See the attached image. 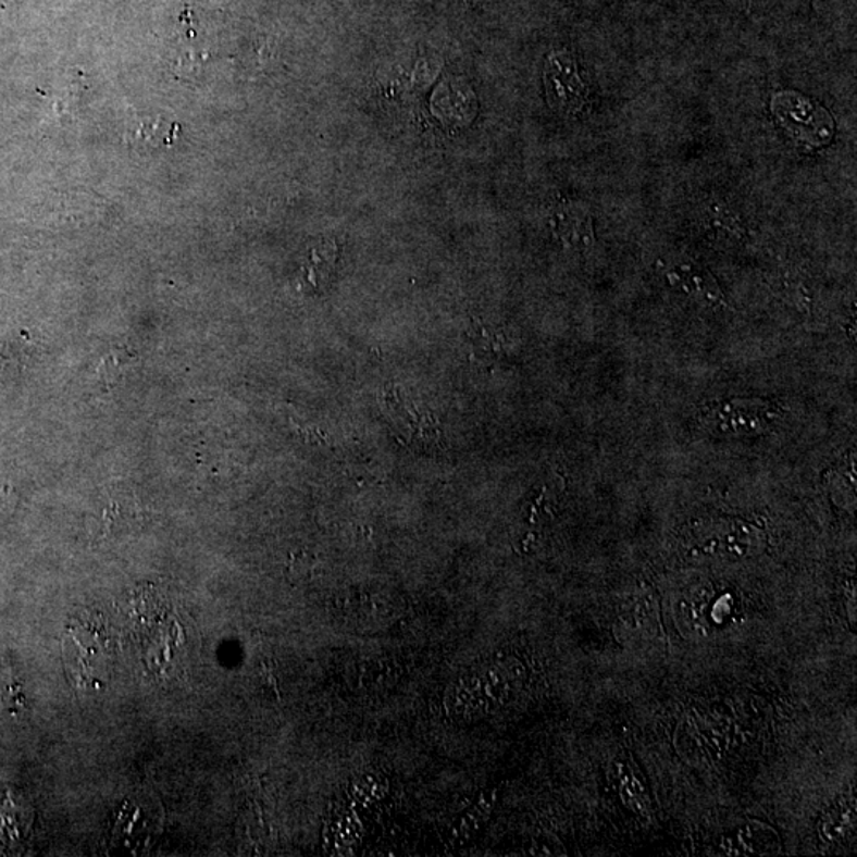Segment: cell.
<instances>
[{
	"instance_id": "6da1fadb",
	"label": "cell",
	"mask_w": 857,
	"mask_h": 857,
	"mask_svg": "<svg viewBox=\"0 0 857 857\" xmlns=\"http://www.w3.org/2000/svg\"><path fill=\"white\" fill-rule=\"evenodd\" d=\"M544 79L546 99L556 112L567 116L582 115L589 99V89L572 54L566 51L549 54Z\"/></svg>"
},
{
	"instance_id": "7a4b0ae2",
	"label": "cell",
	"mask_w": 857,
	"mask_h": 857,
	"mask_svg": "<svg viewBox=\"0 0 857 857\" xmlns=\"http://www.w3.org/2000/svg\"><path fill=\"white\" fill-rule=\"evenodd\" d=\"M107 638L100 637L91 629L69 628L64 637V659L67 672L78 687H99L105 683L102 675L109 672V648Z\"/></svg>"
},
{
	"instance_id": "3957f363",
	"label": "cell",
	"mask_w": 857,
	"mask_h": 857,
	"mask_svg": "<svg viewBox=\"0 0 857 857\" xmlns=\"http://www.w3.org/2000/svg\"><path fill=\"white\" fill-rule=\"evenodd\" d=\"M777 411L766 400H725L707 414L713 431L725 435L762 434L775 420Z\"/></svg>"
},
{
	"instance_id": "277c9868",
	"label": "cell",
	"mask_w": 857,
	"mask_h": 857,
	"mask_svg": "<svg viewBox=\"0 0 857 857\" xmlns=\"http://www.w3.org/2000/svg\"><path fill=\"white\" fill-rule=\"evenodd\" d=\"M386 407L394 427L402 434L407 444L423 448L440 445V426L428 411L421 410L420 407L414 406V402L403 399L394 389L386 393Z\"/></svg>"
},
{
	"instance_id": "5b68a950",
	"label": "cell",
	"mask_w": 857,
	"mask_h": 857,
	"mask_svg": "<svg viewBox=\"0 0 857 857\" xmlns=\"http://www.w3.org/2000/svg\"><path fill=\"white\" fill-rule=\"evenodd\" d=\"M666 278L670 286L686 294L701 306L713 307V309L728 306L717 280L700 265L687 261L679 262L667 269Z\"/></svg>"
},
{
	"instance_id": "8992f818",
	"label": "cell",
	"mask_w": 857,
	"mask_h": 857,
	"mask_svg": "<svg viewBox=\"0 0 857 857\" xmlns=\"http://www.w3.org/2000/svg\"><path fill=\"white\" fill-rule=\"evenodd\" d=\"M33 824V805L12 787H2L0 790V842L5 845V848H18L29 839Z\"/></svg>"
},
{
	"instance_id": "52a82bcc",
	"label": "cell",
	"mask_w": 857,
	"mask_h": 857,
	"mask_svg": "<svg viewBox=\"0 0 857 857\" xmlns=\"http://www.w3.org/2000/svg\"><path fill=\"white\" fill-rule=\"evenodd\" d=\"M555 237L573 251H586L594 245L593 221L579 207H561L551 218Z\"/></svg>"
},
{
	"instance_id": "ba28073f",
	"label": "cell",
	"mask_w": 857,
	"mask_h": 857,
	"mask_svg": "<svg viewBox=\"0 0 857 857\" xmlns=\"http://www.w3.org/2000/svg\"><path fill=\"white\" fill-rule=\"evenodd\" d=\"M469 338L473 355L480 358V361H500L514 350V338L510 337L506 330L483 321H473Z\"/></svg>"
},
{
	"instance_id": "9c48e42d",
	"label": "cell",
	"mask_w": 857,
	"mask_h": 857,
	"mask_svg": "<svg viewBox=\"0 0 857 857\" xmlns=\"http://www.w3.org/2000/svg\"><path fill=\"white\" fill-rule=\"evenodd\" d=\"M337 261V248L334 244H323L314 248L303 265V280L310 288L318 289L330 280Z\"/></svg>"
},
{
	"instance_id": "30bf717a",
	"label": "cell",
	"mask_w": 857,
	"mask_h": 857,
	"mask_svg": "<svg viewBox=\"0 0 857 857\" xmlns=\"http://www.w3.org/2000/svg\"><path fill=\"white\" fill-rule=\"evenodd\" d=\"M625 628L631 631L638 632V634H651L658 625V617H656V608L651 599L648 597H638L632 603L631 607L624 611L623 617Z\"/></svg>"
},
{
	"instance_id": "8fae6325",
	"label": "cell",
	"mask_w": 857,
	"mask_h": 857,
	"mask_svg": "<svg viewBox=\"0 0 857 857\" xmlns=\"http://www.w3.org/2000/svg\"><path fill=\"white\" fill-rule=\"evenodd\" d=\"M133 362L134 356L131 351L121 350L120 348V350L109 352L100 361L99 376L107 385H113V383H117L120 378H123L124 373L129 371Z\"/></svg>"
},
{
	"instance_id": "7c38bea8",
	"label": "cell",
	"mask_w": 857,
	"mask_h": 857,
	"mask_svg": "<svg viewBox=\"0 0 857 857\" xmlns=\"http://www.w3.org/2000/svg\"><path fill=\"white\" fill-rule=\"evenodd\" d=\"M0 704L9 705L12 708L23 705L21 684L3 651H0Z\"/></svg>"
},
{
	"instance_id": "4fadbf2b",
	"label": "cell",
	"mask_w": 857,
	"mask_h": 857,
	"mask_svg": "<svg viewBox=\"0 0 857 857\" xmlns=\"http://www.w3.org/2000/svg\"><path fill=\"white\" fill-rule=\"evenodd\" d=\"M27 345V338L20 337V335H12V337H0V371L9 368H16L24 356V347Z\"/></svg>"
},
{
	"instance_id": "5bb4252c",
	"label": "cell",
	"mask_w": 857,
	"mask_h": 857,
	"mask_svg": "<svg viewBox=\"0 0 857 857\" xmlns=\"http://www.w3.org/2000/svg\"><path fill=\"white\" fill-rule=\"evenodd\" d=\"M849 824H852V810L846 807L835 808L822 821V835L828 840H835L848 829Z\"/></svg>"
},
{
	"instance_id": "9a60e30c",
	"label": "cell",
	"mask_w": 857,
	"mask_h": 857,
	"mask_svg": "<svg viewBox=\"0 0 857 857\" xmlns=\"http://www.w3.org/2000/svg\"><path fill=\"white\" fill-rule=\"evenodd\" d=\"M621 794H623L625 804L634 810H645V793H643L641 783L637 780L624 779L621 783Z\"/></svg>"
},
{
	"instance_id": "2e32d148",
	"label": "cell",
	"mask_w": 857,
	"mask_h": 857,
	"mask_svg": "<svg viewBox=\"0 0 857 857\" xmlns=\"http://www.w3.org/2000/svg\"><path fill=\"white\" fill-rule=\"evenodd\" d=\"M10 504V487L0 480V514L5 513Z\"/></svg>"
}]
</instances>
